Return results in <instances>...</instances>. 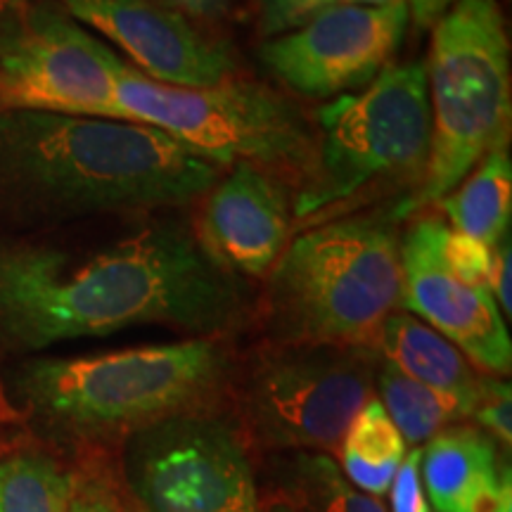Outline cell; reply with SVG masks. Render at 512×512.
Instances as JSON below:
<instances>
[{"instance_id": "cell-1", "label": "cell", "mask_w": 512, "mask_h": 512, "mask_svg": "<svg viewBox=\"0 0 512 512\" xmlns=\"http://www.w3.org/2000/svg\"><path fill=\"white\" fill-rule=\"evenodd\" d=\"M254 313V285L181 209L119 216L91 238L0 235V358L150 325L228 339Z\"/></svg>"}, {"instance_id": "cell-2", "label": "cell", "mask_w": 512, "mask_h": 512, "mask_svg": "<svg viewBox=\"0 0 512 512\" xmlns=\"http://www.w3.org/2000/svg\"><path fill=\"white\" fill-rule=\"evenodd\" d=\"M221 174V166L136 121L0 112V223L22 233L183 209Z\"/></svg>"}, {"instance_id": "cell-3", "label": "cell", "mask_w": 512, "mask_h": 512, "mask_svg": "<svg viewBox=\"0 0 512 512\" xmlns=\"http://www.w3.org/2000/svg\"><path fill=\"white\" fill-rule=\"evenodd\" d=\"M235 361L226 337L27 356L8 370L5 392L46 437L102 451L155 422L223 406Z\"/></svg>"}, {"instance_id": "cell-4", "label": "cell", "mask_w": 512, "mask_h": 512, "mask_svg": "<svg viewBox=\"0 0 512 512\" xmlns=\"http://www.w3.org/2000/svg\"><path fill=\"white\" fill-rule=\"evenodd\" d=\"M399 223L394 202L316 223L287 242L256 294L266 342L375 347L401 304Z\"/></svg>"}, {"instance_id": "cell-5", "label": "cell", "mask_w": 512, "mask_h": 512, "mask_svg": "<svg viewBox=\"0 0 512 512\" xmlns=\"http://www.w3.org/2000/svg\"><path fill=\"white\" fill-rule=\"evenodd\" d=\"M430 150L425 62L389 64L368 88L318 110L316 150L292 200V219L323 223L354 202L408 188L413 197L427 176Z\"/></svg>"}, {"instance_id": "cell-6", "label": "cell", "mask_w": 512, "mask_h": 512, "mask_svg": "<svg viewBox=\"0 0 512 512\" xmlns=\"http://www.w3.org/2000/svg\"><path fill=\"white\" fill-rule=\"evenodd\" d=\"M425 67L432 110L430 164L420 190L396 204L401 221L444 200L489 152L508 145L510 38L498 0H456L432 27Z\"/></svg>"}, {"instance_id": "cell-7", "label": "cell", "mask_w": 512, "mask_h": 512, "mask_svg": "<svg viewBox=\"0 0 512 512\" xmlns=\"http://www.w3.org/2000/svg\"><path fill=\"white\" fill-rule=\"evenodd\" d=\"M114 98L121 121L159 128L221 169L247 162L302 183L313 162L309 119L287 95L261 83L230 76L214 86H171L117 57Z\"/></svg>"}, {"instance_id": "cell-8", "label": "cell", "mask_w": 512, "mask_h": 512, "mask_svg": "<svg viewBox=\"0 0 512 512\" xmlns=\"http://www.w3.org/2000/svg\"><path fill=\"white\" fill-rule=\"evenodd\" d=\"M377 363L375 347L264 342L235 361L230 415L252 451H337L373 399Z\"/></svg>"}, {"instance_id": "cell-9", "label": "cell", "mask_w": 512, "mask_h": 512, "mask_svg": "<svg viewBox=\"0 0 512 512\" xmlns=\"http://www.w3.org/2000/svg\"><path fill=\"white\" fill-rule=\"evenodd\" d=\"M121 448L138 512H261L252 448L223 406L155 422Z\"/></svg>"}, {"instance_id": "cell-10", "label": "cell", "mask_w": 512, "mask_h": 512, "mask_svg": "<svg viewBox=\"0 0 512 512\" xmlns=\"http://www.w3.org/2000/svg\"><path fill=\"white\" fill-rule=\"evenodd\" d=\"M117 57L57 0H36L0 24V112L119 119Z\"/></svg>"}, {"instance_id": "cell-11", "label": "cell", "mask_w": 512, "mask_h": 512, "mask_svg": "<svg viewBox=\"0 0 512 512\" xmlns=\"http://www.w3.org/2000/svg\"><path fill=\"white\" fill-rule=\"evenodd\" d=\"M408 22L403 0L337 8L268 38L261 46V62L302 98L328 100L358 93L392 64Z\"/></svg>"}, {"instance_id": "cell-12", "label": "cell", "mask_w": 512, "mask_h": 512, "mask_svg": "<svg viewBox=\"0 0 512 512\" xmlns=\"http://www.w3.org/2000/svg\"><path fill=\"white\" fill-rule=\"evenodd\" d=\"M448 226L425 216L401 235V309L427 320L467 361L494 375H508L512 344L503 313L486 287H472L446 268Z\"/></svg>"}, {"instance_id": "cell-13", "label": "cell", "mask_w": 512, "mask_h": 512, "mask_svg": "<svg viewBox=\"0 0 512 512\" xmlns=\"http://www.w3.org/2000/svg\"><path fill=\"white\" fill-rule=\"evenodd\" d=\"M131 57L138 72L171 86H214L233 76V60L166 0H57Z\"/></svg>"}, {"instance_id": "cell-14", "label": "cell", "mask_w": 512, "mask_h": 512, "mask_svg": "<svg viewBox=\"0 0 512 512\" xmlns=\"http://www.w3.org/2000/svg\"><path fill=\"white\" fill-rule=\"evenodd\" d=\"M202 202L197 233L209 252L242 278H264L283 254L294 221L283 181L254 164H230Z\"/></svg>"}, {"instance_id": "cell-15", "label": "cell", "mask_w": 512, "mask_h": 512, "mask_svg": "<svg viewBox=\"0 0 512 512\" xmlns=\"http://www.w3.org/2000/svg\"><path fill=\"white\" fill-rule=\"evenodd\" d=\"M375 351L403 375L456 401L467 418H472L482 375H477L458 347L430 325L408 313H389L377 332Z\"/></svg>"}, {"instance_id": "cell-16", "label": "cell", "mask_w": 512, "mask_h": 512, "mask_svg": "<svg viewBox=\"0 0 512 512\" xmlns=\"http://www.w3.org/2000/svg\"><path fill=\"white\" fill-rule=\"evenodd\" d=\"M451 230L494 249L510 230L512 159L508 145L489 152L463 185L439 200Z\"/></svg>"}, {"instance_id": "cell-17", "label": "cell", "mask_w": 512, "mask_h": 512, "mask_svg": "<svg viewBox=\"0 0 512 512\" xmlns=\"http://www.w3.org/2000/svg\"><path fill=\"white\" fill-rule=\"evenodd\" d=\"M498 465L496 439L479 427L451 425L427 441L420 456V477L434 510L453 512L465 491Z\"/></svg>"}, {"instance_id": "cell-18", "label": "cell", "mask_w": 512, "mask_h": 512, "mask_svg": "<svg viewBox=\"0 0 512 512\" xmlns=\"http://www.w3.org/2000/svg\"><path fill=\"white\" fill-rule=\"evenodd\" d=\"M278 494L290 512H387L375 496L363 494L325 453L294 451L278 463Z\"/></svg>"}, {"instance_id": "cell-19", "label": "cell", "mask_w": 512, "mask_h": 512, "mask_svg": "<svg viewBox=\"0 0 512 512\" xmlns=\"http://www.w3.org/2000/svg\"><path fill=\"white\" fill-rule=\"evenodd\" d=\"M337 451L344 477L356 489L377 498L387 494L392 486L396 470L408 453V444L380 399H368L351 420Z\"/></svg>"}, {"instance_id": "cell-20", "label": "cell", "mask_w": 512, "mask_h": 512, "mask_svg": "<svg viewBox=\"0 0 512 512\" xmlns=\"http://www.w3.org/2000/svg\"><path fill=\"white\" fill-rule=\"evenodd\" d=\"M375 384L382 396L380 403L384 411L389 413L406 444H427L434 434L467 418L456 401L434 392L413 377L403 375L399 368H394L384 358L377 363Z\"/></svg>"}, {"instance_id": "cell-21", "label": "cell", "mask_w": 512, "mask_h": 512, "mask_svg": "<svg viewBox=\"0 0 512 512\" xmlns=\"http://www.w3.org/2000/svg\"><path fill=\"white\" fill-rule=\"evenodd\" d=\"M74 470L50 453H0V512H67Z\"/></svg>"}, {"instance_id": "cell-22", "label": "cell", "mask_w": 512, "mask_h": 512, "mask_svg": "<svg viewBox=\"0 0 512 512\" xmlns=\"http://www.w3.org/2000/svg\"><path fill=\"white\" fill-rule=\"evenodd\" d=\"M72 470L74 484L67 512H138L136 503L128 496L121 472L107 463L102 451H93Z\"/></svg>"}, {"instance_id": "cell-23", "label": "cell", "mask_w": 512, "mask_h": 512, "mask_svg": "<svg viewBox=\"0 0 512 512\" xmlns=\"http://www.w3.org/2000/svg\"><path fill=\"white\" fill-rule=\"evenodd\" d=\"M256 3H259L261 34L275 38L302 27L323 12L349 8V5H387L396 0H256Z\"/></svg>"}, {"instance_id": "cell-24", "label": "cell", "mask_w": 512, "mask_h": 512, "mask_svg": "<svg viewBox=\"0 0 512 512\" xmlns=\"http://www.w3.org/2000/svg\"><path fill=\"white\" fill-rule=\"evenodd\" d=\"M444 261L448 271L456 275L458 280L472 287H486L489 290L494 249L486 247L484 242L467 238V235L448 228L444 240Z\"/></svg>"}, {"instance_id": "cell-25", "label": "cell", "mask_w": 512, "mask_h": 512, "mask_svg": "<svg viewBox=\"0 0 512 512\" xmlns=\"http://www.w3.org/2000/svg\"><path fill=\"white\" fill-rule=\"evenodd\" d=\"M512 394L510 382L496 380V377H482L479 387L477 406L472 411V418L479 422V427L491 434V439L501 441L505 448H510L512 441Z\"/></svg>"}, {"instance_id": "cell-26", "label": "cell", "mask_w": 512, "mask_h": 512, "mask_svg": "<svg viewBox=\"0 0 512 512\" xmlns=\"http://www.w3.org/2000/svg\"><path fill=\"white\" fill-rule=\"evenodd\" d=\"M453 512H512V484L508 467L484 472L460 498Z\"/></svg>"}, {"instance_id": "cell-27", "label": "cell", "mask_w": 512, "mask_h": 512, "mask_svg": "<svg viewBox=\"0 0 512 512\" xmlns=\"http://www.w3.org/2000/svg\"><path fill=\"white\" fill-rule=\"evenodd\" d=\"M422 448L406 453L392 482V512H432L420 477Z\"/></svg>"}, {"instance_id": "cell-28", "label": "cell", "mask_w": 512, "mask_h": 512, "mask_svg": "<svg viewBox=\"0 0 512 512\" xmlns=\"http://www.w3.org/2000/svg\"><path fill=\"white\" fill-rule=\"evenodd\" d=\"M510 235L498 242L494 247V261H491V275H489V290L494 294L498 309L505 318H510Z\"/></svg>"}, {"instance_id": "cell-29", "label": "cell", "mask_w": 512, "mask_h": 512, "mask_svg": "<svg viewBox=\"0 0 512 512\" xmlns=\"http://www.w3.org/2000/svg\"><path fill=\"white\" fill-rule=\"evenodd\" d=\"M453 3H456V0H403L408 17H411L415 27L420 29H432L434 24L453 8Z\"/></svg>"}, {"instance_id": "cell-30", "label": "cell", "mask_w": 512, "mask_h": 512, "mask_svg": "<svg viewBox=\"0 0 512 512\" xmlns=\"http://www.w3.org/2000/svg\"><path fill=\"white\" fill-rule=\"evenodd\" d=\"M166 3L171 5V8H176L178 12H190V15H216L223 5H226V0H166Z\"/></svg>"}, {"instance_id": "cell-31", "label": "cell", "mask_w": 512, "mask_h": 512, "mask_svg": "<svg viewBox=\"0 0 512 512\" xmlns=\"http://www.w3.org/2000/svg\"><path fill=\"white\" fill-rule=\"evenodd\" d=\"M31 3H36V0H0V24L19 15L22 10H27Z\"/></svg>"}, {"instance_id": "cell-32", "label": "cell", "mask_w": 512, "mask_h": 512, "mask_svg": "<svg viewBox=\"0 0 512 512\" xmlns=\"http://www.w3.org/2000/svg\"><path fill=\"white\" fill-rule=\"evenodd\" d=\"M261 512H290L283 503L275 501V498H268L266 503H261Z\"/></svg>"}]
</instances>
